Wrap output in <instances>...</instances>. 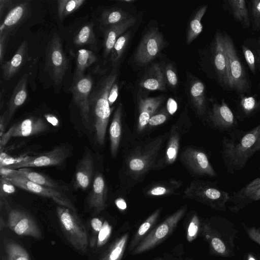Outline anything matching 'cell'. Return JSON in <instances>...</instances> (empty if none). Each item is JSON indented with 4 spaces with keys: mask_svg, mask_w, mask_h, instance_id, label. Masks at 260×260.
I'll return each instance as SVG.
<instances>
[{
    "mask_svg": "<svg viewBox=\"0 0 260 260\" xmlns=\"http://www.w3.org/2000/svg\"><path fill=\"white\" fill-rule=\"evenodd\" d=\"M260 151V123L250 131L235 129L222 139V157L231 174L242 170L250 158Z\"/></svg>",
    "mask_w": 260,
    "mask_h": 260,
    "instance_id": "obj_1",
    "label": "cell"
},
{
    "mask_svg": "<svg viewBox=\"0 0 260 260\" xmlns=\"http://www.w3.org/2000/svg\"><path fill=\"white\" fill-rule=\"evenodd\" d=\"M117 78V69L114 67L99 81L90 95V108L94 117L96 140L101 145L105 142L106 129L113 109L109 104L108 94Z\"/></svg>",
    "mask_w": 260,
    "mask_h": 260,
    "instance_id": "obj_2",
    "label": "cell"
},
{
    "mask_svg": "<svg viewBox=\"0 0 260 260\" xmlns=\"http://www.w3.org/2000/svg\"><path fill=\"white\" fill-rule=\"evenodd\" d=\"M201 231L214 254L225 257L232 255L236 231L230 222L220 218L214 222H204Z\"/></svg>",
    "mask_w": 260,
    "mask_h": 260,
    "instance_id": "obj_3",
    "label": "cell"
},
{
    "mask_svg": "<svg viewBox=\"0 0 260 260\" xmlns=\"http://www.w3.org/2000/svg\"><path fill=\"white\" fill-rule=\"evenodd\" d=\"M62 230L68 240L77 250L86 251L88 244L86 229L76 212L63 206L56 209Z\"/></svg>",
    "mask_w": 260,
    "mask_h": 260,
    "instance_id": "obj_4",
    "label": "cell"
},
{
    "mask_svg": "<svg viewBox=\"0 0 260 260\" xmlns=\"http://www.w3.org/2000/svg\"><path fill=\"white\" fill-rule=\"evenodd\" d=\"M186 211V207L180 208L153 229L132 251V254L145 252L164 241L176 228Z\"/></svg>",
    "mask_w": 260,
    "mask_h": 260,
    "instance_id": "obj_5",
    "label": "cell"
},
{
    "mask_svg": "<svg viewBox=\"0 0 260 260\" xmlns=\"http://www.w3.org/2000/svg\"><path fill=\"white\" fill-rule=\"evenodd\" d=\"M222 34L229 63L230 89L243 93L249 88L245 70L238 56L232 38L226 32Z\"/></svg>",
    "mask_w": 260,
    "mask_h": 260,
    "instance_id": "obj_6",
    "label": "cell"
},
{
    "mask_svg": "<svg viewBox=\"0 0 260 260\" xmlns=\"http://www.w3.org/2000/svg\"><path fill=\"white\" fill-rule=\"evenodd\" d=\"M46 68L55 84H60L68 68V61L57 34L53 36L47 47Z\"/></svg>",
    "mask_w": 260,
    "mask_h": 260,
    "instance_id": "obj_7",
    "label": "cell"
},
{
    "mask_svg": "<svg viewBox=\"0 0 260 260\" xmlns=\"http://www.w3.org/2000/svg\"><path fill=\"white\" fill-rule=\"evenodd\" d=\"M70 153L71 151L68 147L59 146L48 152L27 157L5 167L16 170L29 167L59 166L65 161Z\"/></svg>",
    "mask_w": 260,
    "mask_h": 260,
    "instance_id": "obj_8",
    "label": "cell"
},
{
    "mask_svg": "<svg viewBox=\"0 0 260 260\" xmlns=\"http://www.w3.org/2000/svg\"><path fill=\"white\" fill-rule=\"evenodd\" d=\"M6 178L15 186L39 196L50 198L61 206L67 207L76 212L71 201L60 191L35 183L19 174L17 170L13 175Z\"/></svg>",
    "mask_w": 260,
    "mask_h": 260,
    "instance_id": "obj_9",
    "label": "cell"
},
{
    "mask_svg": "<svg viewBox=\"0 0 260 260\" xmlns=\"http://www.w3.org/2000/svg\"><path fill=\"white\" fill-rule=\"evenodd\" d=\"M93 87V81L89 75H84L74 80L71 90L74 102L79 109L82 121L86 127L90 124L89 98Z\"/></svg>",
    "mask_w": 260,
    "mask_h": 260,
    "instance_id": "obj_10",
    "label": "cell"
},
{
    "mask_svg": "<svg viewBox=\"0 0 260 260\" xmlns=\"http://www.w3.org/2000/svg\"><path fill=\"white\" fill-rule=\"evenodd\" d=\"M195 197L200 202L217 210L226 211L230 195L212 183L200 181L195 184Z\"/></svg>",
    "mask_w": 260,
    "mask_h": 260,
    "instance_id": "obj_11",
    "label": "cell"
},
{
    "mask_svg": "<svg viewBox=\"0 0 260 260\" xmlns=\"http://www.w3.org/2000/svg\"><path fill=\"white\" fill-rule=\"evenodd\" d=\"M163 46V38L156 28L150 29L143 37L134 55L135 61L145 65L159 53Z\"/></svg>",
    "mask_w": 260,
    "mask_h": 260,
    "instance_id": "obj_12",
    "label": "cell"
},
{
    "mask_svg": "<svg viewBox=\"0 0 260 260\" xmlns=\"http://www.w3.org/2000/svg\"><path fill=\"white\" fill-rule=\"evenodd\" d=\"M9 228L20 236L41 239V232L34 219L27 213L6 206Z\"/></svg>",
    "mask_w": 260,
    "mask_h": 260,
    "instance_id": "obj_13",
    "label": "cell"
},
{
    "mask_svg": "<svg viewBox=\"0 0 260 260\" xmlns=\"http://www.w3.org/2000/svg\"><path fill=\"white\" fill-rule=\"evenodd\" d=\"M208 118L212 127L220 132H231L238 124L236 116L224 99L220 103L212 104Z\"/></svg>",
    "mask_w": 260,
    "mask_h": 260,
    "instance_id": "obj_14",
    "label": "cell"
},
{
    "mask_svg": "<svg viewBox=\"0 0 260 260\" xmlns=\"http://www.w3.org/2000/svg\"><path fill=\"white\" fill-rule=\"evenodd\" d=\"M213 61L218 79L224 88L230 89L229 63L222 32H216L213 44Z\"/></svg>",
    "mask_w": 260,
    "mask_h": 260,
    "instance_id": "obj_15",
    "label": "cell"
},
{
    "mask_svg": "<svg viewBox=\"0 0 260 260\" xmlns=\"http://www.w3.org/2000/svg\"><path fill=\"white\" fill-rule=\"evenodd\" d=\"M181 159L196 174L211 177L216 176V173L211 166L207 155L202 151L187 149L183 152Z\"/></svg>",
    "mask_w": 260,
    "mask_h": 260,
    "instance_id": "obj_16",
    "label": "cell"
},
{
    "mask_svg": "<svg viewBox=\"0 0 260 260\" xmlns=\"http://www.w3.org/2000/svg\"><path fill=\"white\" fill-rule=\"evenodd\" d=\"M260 200V178L251 181L245 186L230 196L229 202L233 203L231 210L238 212L248 204Z\"/></svg>",
    "mask_w": 260,
    "mask_h": 260,
    "instance_id": "obj_17",
    "label": "cell"
},
{
    "mask_svg": "<svg viewBox=\"0 0 260 260\" xmlns=\"http://www.w3.org/2000/svg\"><path fill=\"white\" fill-rule=\"evenodd\" d=\"M48 127L46 122L42 118L31 117L14 125L9 131L11 137H28L42 133Z\"/></svg>",
    "mask_w": 260,
    "mask_h": 260,
    "instance_id": "obj_18",
    "label": "cell"
},
{
    "mask_svg": "<svg viewBox=\"0 0 260 260\" xmlns=\"http://www.w3.org/2000/svg\"><path fill=\"white\" fill-rule=\"evenodd\" d=\"M93 160L91 153H85L79 161L75 173V186L82 190L87 189L91 181L93 171Z\"/></svg>",
    "mask_w": 260,
    "mask_h": 260,
    "instance_id": "obj_19",
    "label": "cell"
},
{
    "mask_svg": "<svg viewBox=\"0 0 260 260\" xmlns=\"http://www.w3.org/2000/svg\"><path fill=\"white\" fill-rule=\"evenodd\" d=\"M136 18L131 17L126 20L119 23L106 28L104 32V56L107 57L111 50L118 38L125 31L134 25Z\"/></svg>",
    "mask_w": 260,
    "mask_h": 260,
    "instance_id": "obj_20",
    "label": "cell"
},
{
    "mask_svg": "<svg viewBox=\"0 0 260 260\" xmlns=\"http://www.w3.org/2000/svg\"><path fill=\"white\" fill-rule=\"evenodd\" d=\"M164 100L162 96L141 98L139 101V116L138 127L143 131L148 124L150 118L160 106Z\"/></svg>",
    "mask_w": 260,
    "mask_h": 260,
    "instance_id": "obj_21",
    "label": "cell"
},
{
    "mask_svg": "<svg viewBox=\"0 0 260 260\" xmlns=\"http://www.w3.org/2000/svg\"><path fill=\"white\" fill-rule=\"evenodd\" d=\"M106 193L105 180L101 174H96L94 178L88 204L98 213L104 210L106 207Z\"/></svg>",
    "mask_w": 260,
    "mask_h": 260,
    "instance_id": "obj_22",
    "label": "cell"
},
{
    "mask_svg": "<svg viewBox=\"0 0 260 260\" xmlns=\"http://www.w3.org/2000/svg\"><path fill=\"white\" fill-rule=\"evenodd\" d=\"M27 52V44L23 42L12 58L2 65L3 77L6 80L11 79L24 63Z\"/></svg>",
    "mask_w": 260,
    "mask_h": 260,
    "instance_id": "obj_23",
    "label": "cell"
},
{
    "mask_svg": "<svg viewBox=\"0 0 260 260\" xmlns=\"http://www.w3.org/2000/svg\"><path fill=\"white\" fill-rule=\"evenodd\" d=\"M28 76L24 74L15 86L10 99L6 113V122H9L16 110L25 101L27 96V82Z\"/></svg>",
    "mask_w": 260,
    "mask_h": 260,
    "instance_id": "obj_24",
    "label": "cell"
},
{
    "mask_svg": "<svg viewBox=\"0 0 260 260\" xmlns=\"http://www.w3.org/2000/svg\"><path fill=\"white\" fill-rule=\"evenodd\" d=\"M148 74L141 81L140 85L149 90H163L166 88V79L164 72L157 63L150 67Z\"/></svg>",
    "mask_w": 260,
    "mask_h": 260,
    "instance_id": "obj_25",
    "label": "cell"
},
{
    "mask_svg": "<svg viewBox=\"0 0 260 260\" xmlns=\"http://www.w3.org/2000/svg\"><path fill=\"white\" fill-rule=\"evenodd\" d=\"M28 2H23L16 4L6 15L0 27V34L9 32L12 27L18 24L26 15L28 10Z\"/></svg>",
    "mask_w": 260,
    "mask_h": 260,
    "instance_id": "obj_26",
    "label": "cell"
},
{
    "mask_svg": "<svg viewBox=\"0 0 260 260\" xmlns=\"http://www.w3.org/2000/svg\"><path fill=\"white\" fill-rule=\"evenodd\" d=\"M226 7L235 20L241 24L243 28L250 26V19L246 1L244 0H228Z\"/></svg>",
    "mask_w": 260,
    "mask_h": 260,
    "instance_id": "obj_27",
    "label": "cell"
},
{
    "mask_svg": "<svg viewBox=\"0 0 260 260\" xmlns=\"http://www.w3.org/2000/svg\"><path fill=\"white\" fill-rule=\"evenodd\" d=\"M160 211V209L155 210L140 225L129 243L128 250L130 252L132 251L152 230L158 218Z\"/></svg>",
    "mask_w": 260,
    "mask_h": 260,
    "instance_id": "obj_28",
    "label": "cell"
},
{
    "mask_svg": "<svg viewBox=\"0 0 260 260\" xmlns=\"http://www.w3.org/2000/svg\"><path fill=\"white\" fill-rule=\"evenodd\" d=\"M121 115L122 105L120 104L114 114L109 129L111 152L113 157L117 154L121 137Z\"/></svg>",
    "mask_w": 260,
    "mask_h": 260,
    "instance_id": "obj_29",
    "label": "cell"
},
{
    "mask_svg": "<svg viewBox=\"0 0 260 260\" xmlns=\"http://www.w3.org/2000/svg\"><path fill=\"white\" fill-rule=\"evenodd\" d=\"M97 60L98 58L93 52L86 49L79 50L76 57L74 80L84 76L85 70Z\"/></svg>",
    "mask_w": 260,
    "mask_h": 260,
    "instance_id": "obj_30",
    "label": "cell"
},
{
    "mask_svg": "<svg viewBox=\"0 0 260 260\" xmlns=\"http://www.w3.org/2000/svg\"><path fill=\"white\" fill-rule=\"evenodd\" d=\"M129 238L125 233L117 239L109 247L101 260H121Z\"/></svg>",
    "mask_w": 260,
    "mask_h": 260,
    "instance_id": "obj_31",
    "label": "cell"
},
{
    "mask_svg": "<svg viewBox=\"0 0 260 260\" xmlns=\"http://www.w3.org/2000/svg\"><path fill=\"white\" fill-rule=\"evenodd\" d=\"M205 91L204 84L200 81L194 82L190 89L192 102L198 113L200 115H203L206 110Z\"/></svg>",
    "mask_w": 260,
    "mask_h": 260,
    "instance_id": "obj_32",
    "label": "cell"
},
{
    "mask_svg": "<svg viewBox=\"0 0 260 260\" xmlns=\"http://www.w3.org/2000/svg\"><path fill=\"white\" fill-rule=\"evenodd\" d=\"M131 17L128 14L121 9L113 8L105 10L101 17V25L106 28L122 22Z\"/></svg>",
    "mask_w": 260,
    "mask_h": 260,
    "instance_id": "obj_33",
    "label": "cell"
},
{
    "mask_svg": "<svg viewBox=\"0 0 260 260\" xmlns=\"http://www.w3.org/2000/svg\"><path fill=\"white\" fill-rule=\"evenodd\" d=\"M17 172L35 183L49 188L60 189L59 185L56 182L41 173L30 171L27 168L20 169L17 170Z\"/></svg>",
    "mask_w": 260,
    "mask_h": 260,
    "instance_id": "obj_34",
    "label": "cell"
},
{
    "mask_svg": "<svg viewBox=\"0 0 260 260\" xmlns=\"http://www.w3.org/2000/svg\"><path fill=\"white\" fill-rule=\"evenodd\" d=\"M207 5L202 6L197 11L191 20L187 35V43L188 44L192 42L202 32L203 25L201 20L207 11Z\"/></svg>",
    "mask_w": 260,
    "mask_h": 260,
    "instance_id": "obj_35",
    "label": "cell"
},
{
    "mask_svg": "<svg viewBox=\"0 0 260 260\" xmlns=\"http://www.w3.org/2000/svg\"><path fill=\"white\" fill-rule=\"evenodd\" d=\"M93 26L92 23L83 26L76 35L74 43L79 46L89 45L96 49L97 42Z\"/></svg>",
    "mask_w": 260,
    "mask_h": 260,
    "instance_id": "obj_36",
    "label": "cell"
},
{
    "mask_svg": "<svg viewBox=\"0 0 260 260\" xmlns=\"http://www.w3.org/2000/svg\"><path fill=\"white\" fill-rule=\"evenodd\" d=\"M239 107L243 117H250L260 110V100H257L253 96L242 95Z\"/></svg>",
    "mask_w": 260,
    "mask_h": 260,
    "instance_id": "obj_37",
    "label": "cell"
},
{
    "mask_svg": "<svg viewBox=\"0 0 260 260\" xmlns=\"http://www.w3.org/2000/svg\"><path fill=\"white\" fill-rule=\"evenodd\" d=\"M84 2V0L58 1V15L60 20L78 9Z\"/></svg>",
    "mask_w": 260,
    "mask_h": 260,
    "instance_id": "obj_38",
    "label": "cell"
},
{
    "mask_svg": "<svg viewBox=\"0 0 260 260\" xmlns=\"http://www.w3.org/2000/svg\"><path fill=\"white\" fill-rule=\"evenodd\" d=\"M131 31H129L120 36L116 41L111 52V60L114 66L120 59L128 44Z\"/></svg>",
    "mask_w": 260,
    "mask_h": 260,
    "instance_id": "obj_39",
    "label": "cell"
},
{
    "mask_svg": "<svg viewBox=\"0 0 260 260\" xmlns=\"http://www.w3.org/2000/svg\"><path fill=\"white\" fill-rule=\"evenodd\" d=\"M6 249L8 260H30L27 251L15 242H8Z\"/></svg>",
    "mask_w": 260,
    "mask_h": 260,
    "instance_id": "obj_40",
    "label": "cell"
},
{
    "mask_svg": "<svg viewBox=\"0 0 260 260\" xmlns=\"http://www.w3.org/2000/svg\"><path fill=\"white\" fill-rule=\"evenodd\" d=\"M179 146V137L177 134L171 136L166 151V161L173 164L177 157Z\"/></svg>",
    "mask_w": 260,
    "mask_h": 260,
    "instance_id": "obj_41",
    "label": "cell"
},
{
    "mask_svg": "<svg viewBox=\"0 0 260 260\" xmlns=\"http://www.w3.org/2000/svg\"><path fill=\"white\" fill-rule=\"evenodd\" d=\"M201 227L199 217L195 214L191 218L187 230L186 238L188 242H192L197 238L201 230Z\"/></svg>",
    "mask_w": 260,
    "mask_h": 260,
    "instance_id": "obj_42",
    "label": "cell"
},
{
    "mask_svg": "<svg viewBox=\"0 0 260 260\" xmlns=\"http://www.w3.org/2000/svg\"><path fill=\"white\" fill-rule=\"evenodd\" d=\"M112 232V227L107 221H105L101 230L98 233L97 246L104 245L109 238Z\"/></svg>",
    "mask_w": 260,
    "mask_h": 260,
    "instance_id": "obj_43",
    "label": "cell"
},
{
    "mask_svg": "<svg viewBox=\"0 0 260 260\" xmlns=\"http://www.w3.org/2000/svg\"><path fill=\"white\" fill-rule=\"evenodd\" d=\"M251 11L253 28L257 30L260 28V0L251 2Z\"/></svg>",
    "mask_w": 260,
    "mask_h": 260,
    "instance_id": "obj_44",
    "label": "cell"
},
{
    "mask_svg": "<svg viewBox=\"0 0 260 260\" xmlns=\"http://www.w3.org/2000/svg\"><path fill=\"white\" fill-rule=\"evenodd\" d=\"M242 48L246 62L249 69L251 72L255 74L256 71V64L253 53L250 49L244 45H242Z\"/></svg>",
    "mask_w": 260,
    "mask_h": 260,
    "instance_id": "obj_45",
    "label": "cell"
},
{
    "mask_svg": "<svg viewBox=\"0 0 260 260\" xmlns=\"http://www.w3.org/2000/svg\"><path fill=\"white\" fill-rule=\"evenodd\" d=\"M0 186L1 198L12 194L16 190L15 186L3 177L1 178Z\"/></svg>",
    "mask_w": 260,
    "mask_h": 260,
    "instance_id": "obj_46",
    "label": "cell"
},
{
    "mask_svg": "<svg viewBox=\"0 0 260 260\" xmlns=\"http://www.w3.org/2000/svg\"><path fill=\"white\" fill-rule=\"evenodd\" d=\"M168 118V114L166 112L160 113L153 115L150 119L148 124L150 126H157L165 122Z\"/></svg>",
    "mask_w": 260,
    "mask_h": 260,
    "instance_id": "obj_47",
    "label": "cell"
},
{
    "mask_svg": "<svg viewBox=\"0 0 260 260\" xmlns=\"http://www.w3.org/2000/svg\"><path fill=\"white\" fill-rule=\"evenodd\" d=\"M166 75L167 81L169 84L172 87H175L178 82L177 76L170 66H168L166 68Z\"/></svg>",
    "mask_w": 260,
    "mask_h": 260,
    "instance_id": "obj_48",
    "label": "cell"
},
{
    "mask_svg": "<svg viewBox=\"0 0 260 260\" xmlns=\"http://www.w3.org/2000/svg\"><path fill=\"white\" fill-rule=\"evenodd\" d=\"M118 95V85L115 82L112 86L108 94V102L111 107L116 100Z\"/></svg>",
    "mask_w": 260,
    "mask_h": 260,
    "instance_id": "obj_49",
    "label": "cell"
},
{
    "mask_svg": "<svg viewBox=\"0 0 260 260\" xmlns=\"http://www.w3.org/2000/svg\"><path fill=\"white\" fill-rule=\"evenodd\" d=\"M247 233L252 241L260 245V229L251 227L247 229Z\"/></svg>",
    "mask_w": 260,
    "mask_h": 260,
    "instance_id": "obj_50",
    "label": "cell"
},
{
    "mask_svg": "<svg viewBox=\"0 0 260 260\" xmlns=\"http://www.w3.org/2000/svg\"><path fill=\"white\" fill-rule=\"evenodd\" d=\"M170 191V189L163 186H156L151 188L148 194L151 196H159L164 195Z\"/></svg>",
    "mask_w": 260,
    "mask_h": 260,
    "instance_id": "obj_51",
    "label": "cell"
},
{
    "mask_svg": "<svg viewBox=\"0 0 260 260\" xmlns=\"http://www.w3.org/2000/svg\"><path fill=\"white\" fill-rule=\"evenodd\" d=\"M9 32L0 34V61L2 63L4 56L5 50Z\"/></svg>",
    "mask_w": 260,
    "mask_h": 260,
    "instance_id": "obj_52",
    "label": "cell"
},
{
    "mask_svg": "<svg viewBox=\"0 0 260 260\" xmlns=\"http://www.w3.org/2000/svg\"><path fill=\"white\" fill-rule=\"evenodd\" d=\"M177 104L176 101L170 98L167 103V109L168 113L171 115L174 114L177 111Z\"/></svg>",
    "mask_w": 260,
    "mask_h": 260,
    "instance_id": "obj_53",
    "label": "cell"
},
{
    "mask_svg": "<svg viewBox=\"0 0 260 260\" xmlns=\"http://www.w3.org/2000/svg\"><path fill=\"white\" fill-rule=\"evenodd\" d=\"M103 225L102 220L98 218H93L91 220V227L95 233H99Z\"/></svg>",
    "mask_w": 260,
    "mask_h": 260,
    "instance_id": "obj_54",
    "label": "cell"
},
{
    "mask_svg": "<svg viewBox=\"0 0 260 260\" xmlns=\"http://www.w3.org/2000/svg\"><path fill=\"white\" fill-rule=\"evenodd\" d=\"M12 1L10 0H1L0 1V13L1 17L2 16V14L5 9L9 7L12 5Z\"/></svg>",
    "mask_w": 260,
    "mask_h": 260,
    "instance_id": "obj_55",
    "label": "cell"
},
{
    "mask_svg": "<svg viewBox=\"0 0 260 260\" xmlns=\"http://www.w3.org/2000/svg\"><path fill=\"white\" fill-rule=\"evenodd\" d=\"M115 204L117 207L121 210H124L127 207L125 200L122 198L117 199L115 201Z\"/></svg>",
    "mask_w": 260,
    "mask_h": 260,
    "instance_id": "obj_56",
    "label": "cell"
},
{
    "mask_svg": "<svg viewBox=\"0 0 260 260\" xmlns=\"http://www.w3.org/2000/svg\"><path fill=\"white\" fill-rule=\"evenodd\" d=\"M45 117L47 120L52 124L56 125L57 124L58 120L55 116L50 114H48L46 115Z\"/></svg>",
    "mask_w": 260,
    "mask_h": 260,
    "instance_id": "obj_57",
    "label": "cell"
},
{
    "mask_svg": "<svg viewBox=\"0 0 260 260\" xmlns=\"http://www.w3.org/2000/svg\"><path fill=\"white\" fill-rule=\"evenodd\" d=\"M6 117V113H5V114L4 115H2L1 116V122H0V129H1V131H0V136H1V137L3 136V131L4 130V125H5V124H4V122H5V118Z\"/></svg>",
    "mask_w": 260,
    "mask_h": 260,
    "instance_id": "obj_58",
    "label": "cell"
},
{
    "mask_svg": "<svg viewBox=\"0 0 260 260\" xmlns=\"http://www.w3.org/2000/svg\"><path fill=\"white\" fill-rule=\"evenodd\" d=\"M247 260H257V259L252 254H248Z\"/></svg>",
    "mask_w": 260,
    "mask_h": 260,
    "instance_id": "obj_59",
    "label": "cell"
},
{
    "mask_svg": "<svg viewBox=\"0 0 260 260\" xmlns=\"http://www.w3.org/2000/svg\"><path fill=\"white\" fill-rule=\"evenodd\" d=\"M4 226V221H3L2 217L1 218L0 220V230H2Z\"/></svg>",
    "mask_w": 260,
    "mask_h": 260,
    "instance_id": "obj_60",
    "label": "cell"
},
{
    "mask_svg": "<svg viewBox=\"0 0 260 260\" xmlns=\"http://www.w3.org/2000/svg\"><path fill=\"white\" fill-rule=\"evenodd\" d=\"M123 2H133V1H130V0H127V1H123Z\"/></svg>",
    "mask_w": 260,
    "mask_h": 260,
    "instance_id": "obj_61",
    "label": "cell"
},
{
    "mask_svg": "<svg viewBox=\"0 0 260 260\" xmlns=\"http://www.w3.org/2000/svg\"><path fill=\"white\" fill-rule=\"evenodd\" d=\"M156 260H165V259H157Z\"/></svg>",
    "mask_w": 260,
    "mask_h": 260,
    "instance_id": "obj_62",
    "label": "cell"
},
{
    "mask_svg": "<svg viewBox=\"0 0 260 260\" xmlns=\"http://www.w3.org/2000/svg\"><path fill=\"white\" fill-rule=\"evenodd\" d=\"M259 45H260V40H259Z\"/></svg>",
    "mask_w": 260,
    "mask_h": 260,
    "instance_id": "obj_63",
    "label": "cell"
},
{
    "mask_svg": "<svg viewBox=\"0 0 260 260\" xmlns=\"http://www.w3.org/2000/svg\"><path fill=\"white\" fill-rule=\"evenodd\" d=\"M259 170H260V167H259Z\"/></svg>",
    "mask_w": 260,
    "mask_h": 260,
    "instance_id": "obj_64",
    "label": "cell"
}]
</instances>
